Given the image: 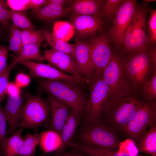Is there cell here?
Returning a JSON list of instances; mask_svg holds the SVG:
<instances>
[{"label":"cell","instance_id":"cell-23","mask_svg":"<svg viewBox=\"0 0 156 156\" xmlns=\"http://www.w3.org/2000/svg\"><path fill=\"white\" fill-rule=\"evenodd\" d=\"M61 143V135L50 129L42 132L38 144L44 152L48 153L57 150Z\"/></svg>","mask_w":156,"mask_h":156},{"label":"cell","instance_id":"cell-9","mask_svg":"<svg viewBox=\"0 0 156 156\" xmlns=\"http://www.w3.org/2000/svg\"><path fill=\"white\" fill-rule=\"evenodd\" d=\"M86 115L87 120L94 123L99 120L109 98V88L102 77L90 84Z\"/></svg>","mask_w":156,"mask_h":156},{"label":"cell","instance_id":"cell-46","mask_svg":"<svg viewBox=\"0 0 156 156\" xmlns=\"http://www.w3.org/2000/svg\"><path fill=\"white\" fill-rule=\"evenodd\" d=\"M155 0H144V1L145 2H146L147 3L148 2H153V1H155Z\"/></svg>","mask_w":156,"mask_h":156},{"label":"cell","instance_id":"cell-41","mask_svg":"<svg viewBox=\"0 0 156 156\" xmlns=\"http://www.w3.org/2000/svg\"><path fill=\"white\" fill-rule=\"evenodd\" d=\"M31 81L29 76L25 73H20L17 75L16 79V83L20 88L28 85Z\"/></svg>","mask_w":156,"mask_h":156},{"label":"cell","instance_id":"cell-25","mask_svg":"<svg viewBox=\"0 0 156 156\" xmlns=\"http://www.w3.org/2000/svg\"><path fill=\"white\" fill-rule=\"evenodd\" d=\"M42 132L32 134L29 133L24 138L22 146L16 156H35L36 149Z\"/></svg>","mask_w":156,"mask_h":156},{"label":"cell","instance_id":"cell-4","mask_svg":"<svg viewBox=\"0 0 156 156\" xmlns=\"http://www.w3.org/2000/svg\"><path fill=\"white\" fill-rule=\"evenodd\" d=\"M117 134L100 120L94 123L87 120L77 142L95 148L118 151L121 142Z\"/></svg>","mask_w":156,"mask_h":156},{"label":"cell","instance_id":"cell-2","mask_svg":"<svg viewBox=\"0 0 156 156\" xmlns=\"http://www.w3.org/2000/svg\"><path fill=\"white\" fill-rule=\"evenodd\" d=\"M143 100L131 94L108 101L100 120L117 133H122Z\"/></svg>","mask_w":156,"mask_h":156},{"label":"cell","instance_id":"cell-40","mask_svg":"<svg viewBox=\"0 0 156 156\" xmlns=\"http://www.w3.org/2000/svg\"><path fill=\"white\" fill-rule=\"evenodd\" d=\"M8 49L4 46L0 45V74L7 66Z\"/></svg>","mask_w":156,"mask_h":156},{"label":"cell","instance_id":"cell-33","mask_svg":"<svg viewBox=\"0 0 156 156\" xmlns=\"http://www.w3.org/2000/svg\"><path fill=\"white\" fill-rule=\"evenodd\" d=\"M124 1L123 0H103L101 15L108 19L112 18Z\"/></svg>","mask_w":156,"mask_h":156},{"label":"cell","instance_id":"cell-43","mask_svg":"<svg viewBox=\"0 0 156 156\" xmlns=\"http://www.w3.org/2000/svg\"><path fill=\"white\" fill-rule=\"evenodd\" d=\"M48 0H29L27 7V10L40 9L47 5Z\"/></svg>","mask_w":156,"mask_h":156},{"label":"cell","instance_id":"cell-38","mask_svg":"<svg viewBox=\"0 0 156 156\" xmlns=\"http://www.w3.org/2000/svg\"><path fill=\"white\" fill-rule=\"evenodd\" d=\"M6 1L0 0V24L5 29L9 27V10Z\"/></svg>","mask_w":156,"mask_h":156},{"label":"cell","instance_id":"cell-12","mask_svg":"<svg viewBox=\"0 0 156 156\" xmlns=\"http://www.w3.org/2000/svg\"><path fill=\"white\" fill-rule=\"evenodd\" d=\"M18 63L27 67L29 70L30 74L34 77L81 83H90L89 81L83 77L67 74L49 64L27 60L21 61Z\"/></svg>","mask_w":156,"mask_h":156},{"label":"cell","instance_id":"cell-42","mask_svg":"<svg viewBox=\"0 0 156 156\" xmlns=\"http://www.w3.org/2000/svg\"><path fill=\"white\" fill-rule=\"evenodd\" d=\"M7 94L9 96H16L20 95V88L16 83H8L6 89Z\"/></svg>","mask_w":156,"mask_h":156},{"label":"cell","instance_id":"cell-15","mask_svg":"<svg viewBox=\"0 0 156 156\" xmlns=\"http://www.w3.org/2000/svg\"><path fill=\"white\" fill-rule=\"evenodd\" d=\"M74 44L73 57L83 77L90 84L94 81V69L89 49L83 41L76 37Z\"/></svg>","mask_w":156,"mask_h":156},{"label":"cell","instance_id":"cell-30","mask_svg":"<svg viewBox=\"0 0 156 156\" xmlns=\"http://www.w3.org/2000/svg\"><path fill=\"white\" fill-rule=\"evenodd\" d=\"M9 18L14 25L22 30H35L33 24L22 12L9 10Z\"/></svg>","mask_w":156,"mask_h":156},{"label":"cell","instance_id":"cell-3","mask_svg":"<svg viewBox=\"0 0 156 156\" xmlns=\"http://www.w3.org/2000/svg\"><path fill=\"white\" fill-rule=\"evenodd\" d=\"M39 82L43 89L65 103L71 109L81 116L86 114L88 99L79 83L48 79L40 80Z\"/></svg>","mask_w":156,"mask_h":156},{"label":"cell","instance_id":"cell-32","mask_svg":"<svg viewBox=\"0 0 156 156\" xmlns=\"http://www.w3.org/2000/svg\"><path fill=\"white\" fill-rule=\"evenodd\" d=\"M140 92L145 100H156V69L153 70L150 77Z\"/></svg>","mask_w":156,"mask_h":156},{"label":"cell","instance_id":"cell-26","mask_svg":"<svg viewBox=\"0 0 156 156\" xmlns=\"http://www.w3.org/2000/svg\"><path fill=\"white\" fill-rule=\"evenodd\" d=\"M23 129L20 128L7 138L5 143V156H16L23 146L24 138L21 135Z\"/></svg>","mask_w":156,"mask_h":156},{"label":"cell","instance_id":"cell-39","mask_svg":"<svg viewBox=\"0 0 156 156\" xmlns=\"http://www.w3.org/2000/svg\"><path fill=\"white\" fill-rule=\"evenodd\" d=\"M29 0H6L8 6L11 10L22 12L27 10V7Z\"/></svg>","mask_w":156,"mask_h":156},{"label":"cell","instance_id":"cell-6","mask_svg":"<svg viewBox=\"0 0 156 156\" xmlns=\"http://www.w3.org/2000/svg\"><path fill=\"white\" fill-rule=\"evenodd\" d=\"M50 108L49 102L43 99L38 94L33 96L26 95L23 103L19 127L33 129L35 133L41 126L49 122Z\"/></svg>","mask_w":156,"mask_h":156},{"label":"cell","instance_id":"cell-21","mask_svg":"<svg viewBox=\"0 0 156 156\" xmlns=\"http://www.w3.org/2000/svg\"><path fill=\"white\" fill-rule=\"evenodd\" d=\"M69 147L86 156H146L139 154L132 156L117 151L101 149L91 147L74 141L70 144Z\"/></svg>","mask_w":156,"mask_h":156},{"label":"cell","instance_id":"cell-31","mask_svg":"<svg viewBox=\"0 0 156 156\" xmlns=\"http://www.w3.org/2000/svg\"><path fill=\"white\" fill-rule=\"evenodd\" d=\"M74 33L71 24L65 21H58L54 24L52 34L55 37L67 41Z\"/></svg>","mask_w":156,"mask_h":156},{"label":"cell","instance_id":"cell-18","mask_svg":"<svg viewBox=\"0 0 156 156\" xmlns=\"http://www.w3.org/2000/svg\"><path fill=\"white\" fill-rule=\"evenodd\" d=\"M81 116L70 109L61 135L60 146L53 156H62L73 141Z\"/></svg>","mask_w":156,"mask_h":156},{"label":"cell","instance_id":"cell-28","mask_svg":"<svg viewBox=\"0 0 156 156\" xmlns=\"http://www.w3.org/2000/svg\"><path fill=\"white\" fill-rule=\"evenodd\" d=\"M21 31L13 23L10 27V44L8 49L13 51L17 56L20 54L23 47L21 38Z\"/></svg>","mask_w":156,"mask_h":156},{"label":"cell","instance_id":"cell-34","mask_svg":"<svg viewBox=\"0 0 156 156\" xmlns=\"http://www.w3.org/2000/svg\"><path fill=\"white\" fill-rule=\"evenodd\" d=\"M6 122L3 108L0 104V156H5V143L7 134Z\"/></svg>","mask_w":156,"mask_h":156},{"label":"cell","instance_id":"cell-11","mask_svg":"<svg viewBox=\"0 0 156 156\" xmlns=\"http://www.w3.org/2000/svg\"><path fill=\"white\" fill-rule=\"evenodd\" d=\"M136 7L135 0H124L115 14L109 36L118 48L122 45L126 31Z\"/></svg>","mask_w":156,"mask_h":156},{"label":"cell","instance_id":"cell-7","mask_svg":"<svg viewBox=\"0 0 156 156\" xmlns=\"http://www.w3.org/2000/svg\"><path fill=\"white\" fill-rule=\"evenodd\" d=\"M156 122V101L143 100L122 133L136 145L147 128Z\"/></svg>","mask_w":156,"mask_h":156},{"label":"cell","instance_id":"cell-1","mask_svg":"<svg viewBox=\"0 0 156 156\" xmlns=\"http://www.w3.org/2000/svg\"><path fill=\"white\" fill-rule=\"evenodd\" d=\"M119 55L130 79L133 93L140 92L150 77L153 70L156 69L150 47L123 52Z\"/></svg>","mask_w":156,"mask_h":156},{"label":"cell","instance_id":"cell-16","mask_svg":"<svg viewBox=\"0 0 156 156\" xmlns=\"http://www.w3.org/2000/svg\"><path fill=\"white\" fill-rule=\"evenodd\" d=\"M51 117L49 121L51 129L61 135L62 130L70 110L67 104L50 94L48 95Z\"/></svg>","mask_w":156,"mask_h":156},{"label":"cell","instance_id":"cell-35","mask_svg":"<svg viewBox=\"0 0 156 156\" xmlns=\"http://www.w3.org/2000/svg\"><path fill=\"white\" fill-rule=\"evenodd\" d=\"M16 64L12 61L11 64L0 74V104L5 98L10 72Z\"/></svg>","mask_w":156,"mask_h":156},{"label":"cell","instance_id":"cell-14","mask_svg":"<svg viewBox=\"0 0 156 156\" xmlns=\"http://www.w3.org/2000/svg\"><path fill=\"white\" fill-rule=\"evenodd\" d=\"M44 53L45 60L56 68L65 73L83 77L73 56L52 49L46 50Z\"/></svg>","mask_w":156,"mask_h":156},{"label":"cell","instance_id":"cell-27","mask_svg":"<svg viewBox=\"0 0 156 156\" xmlns=\"http://www.w3.org/2000/svg\"><path fill=\"white\" fill-rule=\"evenodd\" d=\"M40 47L36 44L23 46L19 55L14 57L13 60L16 64L21 60H27L41 61L45 60L40 52Z\"/></svg>","mask_w":156,"mask_h":156},{"label":"cell","instance_id":"cell-48","mask_svg":"<svg viewBox=\"0 0 156 156\" xmlns=\"http://www.w3.org/2000/svg\"></svg>","mask_w":156,"mask_h":156},{"label":"cell","instance_id":"cell-5","mask_svg":"<svg viewBox=\"0 0 156 156\" xmlns=\"http://www.w3.org/2000/svg\"><path fill=\"white\" fill-rule=\"evenodd\" d=\"M108 86V101L134 94L127 73L119 55L114 53L101 76Z\"/></svg>","mask_w":156,"mask_h":156},{"label":"cell","instance_id":"cell-47","mask_svg":"<svg viewBox=\"0 0 156 156\" xmlns=\"http://www.w3.org/2000/svg\"><path fill=\"white\" fill-rule=\"evenodd\" d=\"M62 156H70L67 152H65Z\"/></svg>","mask_w":156,"mask_h":156},{"label":"cell","instance_id":"cell-10","mask_svg":"<svg viewBox=\"0 0 156 156\" xmlns=\"http://www.w3.org/2000/svg\"><path fill=\"white\" fill-rule=\"evenodd\" d=\"M110 39L101 34L84 41L90 51L94 66V80L101 77L102 73L114 54Z\"/></svg>","mask_w":156,"mask_h":156},{"label":"cell","instance_id":"cell-17","mask_svg":"<svg viewBox=\"0 0 156 156\" xmlns=\"http://www.w3.org/2000/svg\"><path fill=\"white\" fill-rule=\"evenodd\" d=\"M24 98L21 95L16 96H9L6 105L3 108L4 113L9 129L7 134H11L19 127Z\"/></svg>","mask_w":156,"mask_h":156},{"label":"cell","instance_id":"cell-19","mask_svg":"<svg viewBox=\"0 0 156 156\" xmlns=\"http://www.w3.org/2000/svg\"><path fill=\"white\" fill-rule=\"evenodd\" d=\"M103 0H76L67 7L69 12L77 14L97 16L101 15Z\"/></svg>","mask_w":156,"mask_h":156},{"label":"cell","instance_id":"cell-24","mask_svg":"<svg viewBox=\"0 0 156 156\" xmlns=\"http://www.w3.org/2000/svg\"><path fill=\"white\" fill-rule=\"evenodd\" d=\"M44 31L45 39L52 49L68 54L73 57L74 44L55 37L47 29L44 30Z\"/></svg>","mask_w":156,"mask_h":156},{"label":"cell","instance_id":"cell-20","mask_svg":"<svg viewBox=\"0 0 156 156\" xmlns=\"http://www.w3.org/2000/svg\"><path fill=\"white\" fill-rule=\"evenodd\" d=\"M32 13L34 17L36 19L49 22L67 16L70 12L67 8H64L58 5L50 4L38 9L33 10Z\"/></svg>","mask_w":156,"mask_h":156},{"label":"cell","instance_id":"cell-8","mask_svg":"<svg viewBox=\"0 0 156 156\" xmlns=\"http://www.w3.org/2000/svg\"><path fill=\"white\" fill-rule=\"evenodd\" d=\"M146 15L145 9L137 7L125 36L122 53L148 46L149 39L146 31Z\"/></svg>","mask_w":156,"mask_h":156},{"label":"cell","instance_id":"cell-44","mask_svg":"<svg viewBox=\"0 0 156 156\" xmlns=\"http://www.w3.org/2000/svg\"><path fill=\"white\" fill-rule=\"evenodd\" d=\"M69 1L66 0H49L47 4H54L63 7Z\"/></svg>","mask_w":156,"mask_h":156},{"label":"cell","instance_id":"cell-29","mask_svg":"<svg viewBox=\"0 0 156 156\" xmlns=\"http://www.w3.org/2000/svg\"><path fill=\"white\" fill-rule=\"evenodd\" d=\"M23 46L27 44H36L40 47L45 39L44 30H23L21 31Z\"/></svg>","mask_w":156,"mask_h":156},{"label":"cell","instance_id":"cell-22","mask_svg":"<svg viewBox=\"0 0 156 156\" xmlns=\"http://www.w3.org/2000/svg\"><path fill=\"white\" fill-rule=\"evenodd\" d=\"M140 139L137 148L139 152L156 156V122L151 125Z\"/></svg>","mask_w":156,"mask_h":156},{"label":"cell","instance_id":"cell-37","mask_svg":"<svg viewBox=\"0 0 156 156\" xmlns=\"http://www.w3.org/2000/svg\"><path fill=\"white\" fill-rule=\"evenodd\" d=\"M148 27L149 42L152 45L156 42V10H152L148 21Z\"/></svg>","mask_w":156,"mask_h":156},{"label":"cell","instance_id":"cell-13","mask_svg":"<svg viewBox=\"0 0 156 156\" xmlns=\"http://www.w3.org/2000/svg\"><path fill=\"white\" fill-rule=\"evenodd\" d=\"M70 17L75 37L81 40L93 37L103 25L102 20L96 16L73 13Z\"/></svg>","mask_w":156,"mask_h":156},{"label":"cell","instance_id":"cell-36","mask_svg":"<svg viewBox=\"0 0 156 156\" xmlns=\"http://www.w3.org/2000/svg\"><path fill=\"white\" fill-rule=\"evenodd\" d=\"M117 151L132 156L136 155L139 154V151L136 145L132 140L129 139L120 142L118 149Z\"/></svg>","mask_w":156,"mask_h":156},{"label":"cell","instance_id":"cell-45","mask_svg":"<svg viewBox=\"0 0 156 156\" xmlns=\"http://www.w3.org/2000/svg\"><path fill=\"white\" fill-rule=\"evenodd\" d=\"M67 153L70 156H86L77 152L73 149L70 150Z\"/></svg>","mask_w":156,"mask_h":156}]
</instances>
